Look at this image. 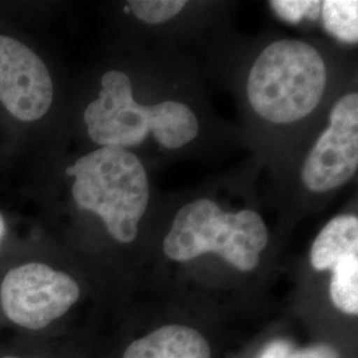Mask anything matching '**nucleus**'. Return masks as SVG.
I'll list each match as a JSON object with an SVG mask.
<instances>
[{"label": "nucleus", "mask_w": 358, "mask_h": 358, "mask_svg": "<svg viewBox=\"0 0 358 358\" xmlns=\"http://www.w3.org/2000/svg\"><path fill=\"white\" fill-rule=\"evenodd\" d=\"M268 243V231L254 211L223 213L210 199L183 206L164 241V252L177 262L214 252L235 268L251 271Z\"/></svg>", "instance_id": "nucleus-3"}, {"label": "nucleus", "mask_w": 358, "mask_h": 358, "mask_svg": "<svg viewBox=\"0 0 358 358\" xmlns=\"http://www.w3.org/2000/svg\"><path fill=\"white\" fill-rule=\"evenodd\" d=\"M80 297L76 280L43 262L8 269L0 282V307L8 320L38 331L60 319Z\"/></svg>", "instance_id": "nucleus-5"}, {"label": "nucleus", "mask_w": 358, "mask_h": 358, "mask_svg": "<svg viewBox=\"0 0 358 358\" xmlns=\"http://www.w3.org/2000/svg\"><path fill=\"white\" fill-rule=\"evenodd\" d=\"M77 210L99 217L115 242L131 243L149 205V179L136 154L96 148L65 167Z\"/></svg>", "instance_id": "nucleus-1"}, {"label": "nucleus", "mask_w": 358, "mask_h": 358, "mask_svg": "<svg viewBox=\"0 0 358 358\" xmlns=\"http://www.w3.org/2000/svg\"><path fill=\"white\" fill-rule=\"evenodd\" d=\"M185 6L186 1L183 0H131L128 3L129 10L149 24L165 23L180 13Z\"/></svg>", "instance_id": "nucleus-13"}, {"label": "nucleus", "mask_w": 358, "mask_h": 358, "mask_svg": "<svg viewBox=\"0 0 358 358\" xmlns=\"http://www.w3.org/2000/svg\"><path fill=\"white\" fill-rule=\"evenodd\" d=\"M325 83L319 52L304 41L280 40L256 59L247 93L257 115L273 124H289L315 110Z\"/></svg>", "instance_id": "nucleus-2"}, {"label": "nucleus", "mask_w": 358, "mask_h": 358, "mask_svg": "<svg viewBox=\"0 0 358 358\" xmlns=\"http://www.w3.org/2000/svg\"><path fill=\"white\" fill-rule=\"evenodd\" d=\"M55 103V78L35 41L0 22V128L13 143L34 141Z\"/></svg>", "instance_id": "nucleus-4"}, {"label": "nucleus", "mask_w": 358, "mask_h": 358, "mask_svg": "<svg viewBox=\"0 0 358 358\" xmlns=\"http://www.w3.org/2000/svg\"><path fill=\"white\" fill-rule=\"evenodd\" d=\"M349 255H358V219L340 215L332 219L316 238L310 251V263L317 271L332 269Z\"/></svg>", "instance_id": "nucleus-9"}, {"label": "nucleus", "mask_w": 358, "mask_h": 358, "mask_svg": "<svg viewBox=\"0 0 358 358\" xmlns=\"http://www.w3.org/2000/svg\"><path fill=\"white\" fill-rule=\"evenodd\" d=\"M153 106L137 103L130 77L109 69L100 78L97 96L87 103L83 122L90 141L97 148L137 146L152 131Z\"/></svg>", "instance_id": "nucleus-6"}, {"label": "nucleus", "mask_w": 358, "mask_h": 358, "mask_svg": "<svg viewBox=\"0 0 358 358\" xmlns=\"http://www.w3.org/2000/svg\"><path fill=\"white\" fill-rule=\"evenodd\" d=\"M8 231H10L8 217H6V214L0 210V252H1L3 245L6 243V239L8 236Z\"/></svg>", "instance_id": "nucleus-17"}, {"label": "nucleus", "mask_w": 358, "mask_h": 358, "mask_svg": "<svg viewBox=\"0 0 358 358\" xmlns=\"http://www.w3.org/2000/svg\"><path fill=\"white\" fill-rule=\"evenodd\" d=\"M205 337L185 325H166L131 343L122 358H210Z\"/></svg>", "instance_id": "nucleus-8"}, {"label": "nucleus", "mask_w": 358, "mask_h": 358, "mask_svg": "<svg viewBox=\"0 0 358 358\" xmlns=\"http://www.w3.org/2000/svg\"><path fill=\"white\" fill-rule=\"evenodd\" d=\"M325 28L349 44L358 41V3L356 0H327L321 3Z\"/></svg>", "instance_id": "nucleus-12"}, {"label": "nucleus", "mask_w": 358, "mask_h": 358, "mask_svg": "<svg viewBox=\"0 0 358 358\" xmlns=\"http://www.w3.org/2000/svg\"><path fill=\"white\" fill-rule=\"evenodd\" d=\"M331 299L348 315L358 313V255H349L332 269Z\"/></svg>", "instance_id": "nucleus-11"}, {"label": "nucleus", "mask_w": 358, "mask_h": 358, "mask_svg": "<svg viewBox=\"0 0 358 358\" xmlns=\"http://www.w3.org/2000/svg\"><path fill=\"white\" fill-rule=\"evenodd\" d=\"M152 106V131L158 143L167 149H178L196 137L199 125L190 108L177 101H164Z\"/></svg>", "instance_id": "nucleus-10"}, {"label": "nucleus", "mask_w": 358, "mask_h": 358, "mask_svg": "<svg viewBox=\"0 0 358 358\" xmlns=\"http://www.w3.org/2000/svg\"><path fill=\"white\" fill-rule=\"evenodd\" d=\"M289 358H340L331 346L316 345L294 352Z\"/></svg>", "instance_id": "nucleus-15"}, {"label": "nucleus", "mask_w": 358, "mask_h": 358, "mask_svg": "<svg viewBox=\"0 0 358 358\" xmlns=\"http://www.w3.org/2000/svg\"><path fill=\"white\" fill-rule=\"evenodd\" d=\"M276 13L287 22L299 23L304 17L316 20L321 15V1L278 0L269 3Z\"/></svg>", "instance_id": "nucleus-14"}, {"label": "nucleus", "mask_w": 358, "mask_h": 358, "mask_svg": "<svg viewBox=\"0 0 358 358\" xmlns=\"http://www.w3.org/2000/svg\"><path fill=\"white\" fill-rule=\"evenodd\" d=\"M358 167V94L349 93L333 106L329 128L304 162L301 178L310 192L343 186Z\"/></svg>", "instance_id": "nucleus-7"}, {"label": "nucleus", "mask_w": 358, "mask_h": 358, "mask_svg": "<svg viewBox=\"0 0 358 358\" xmlns=\"http://www.w3.org/2000/svg\"><path fill=\"white\" fill-rule=\"evenodd\" d=\"M3 358H17V357H3Z\"/></svg>", "instance_id": "nucleus-18"}, {"label": "nucleus", "mask_w": 358, "mask_h": 358, "mask_svg": "<svg viewBox=\"0 0 358 358\" xmlns=\"http://www.w3.org/2000/svg\"><path fill=\"white\" fill-rule=\"evenodd\" d=\"M294 353V346L289 341L276 340L271 343L259 358H289Z\"/></svg>", "instance_id": "nucleus-16"}]
</instances>
